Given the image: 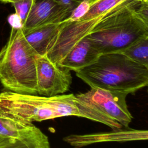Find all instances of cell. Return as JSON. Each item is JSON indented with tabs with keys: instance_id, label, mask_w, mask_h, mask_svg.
<instances>
[{
	"instance_id": "6da1fadb",
	"label": "cell",
	"mask_w": 148,
	"mask_h": 148,
	"mask_svg": "<svg viewBox=\"0 0 148 148\" xmlns=\"http://www.w3.org/2000/svg\"><path fill=\"white\" fill-rule=\"evenodd\" d=\"M0 112L30 123L75 116L104 124L112 130L123 128L73 94L46 97L6 90L0 92Z\"/></svg>"
},
{
	"instance_id": "7a4b0ae2",
	"label": "cell",
	"mask_w": 148,
	"mask_h": 148,
	"mask_svg": "<svg viewBox=\"0 0 148 148\" xmlns=\"http://www.w3.org/2000/svg\"><path fill=\"white\" fill-rule=\"evenodd\" d=\"M142 1L125 0L106 12L86 36L102 54L121 53L148 36V24L136 14Z\"/></svg>"
},
{
	"instance_id": "3957f363",
	"label": "cell",
	"mask_w": 148,
	"mask_h": 148,
	"mask_svg": "<svg viewBox=\"0 0 148 148\" xmlns=\"http://www.w3.org/2000/svg\"><path fill=\"white\" fill-rule=\"evenodd\" d=\"M75 72L91 88L128 94L148 84V68L120 52L102 54L92 64Z\"/></svg>"
},
{
	"instance_id": "277c9868",
	"label": "cell",
	"mask_w": 148,
	"mask_h": 148,
	"mask_svg": "<svg viewBox=\"0 0 148 148\" xmlns=\"http://www.w3.org/2000/svg\"><path fill=\"white\" fill-rule=\"evenodd\" d=\"M21 28L11 27L8 42L0 50V82L13 92L37 94L36 59Z\"/></svg>"
},
{
	"instance_id": "5b68a950",
	"label": "cell",
	"mask_w": 148,
	"mask_h": 148,
	"mask_svg": "<svg viewBox=\"0 0 148 148\" xmlns=\"http://www.w3.org/2000/svg\"><path fill=\"white\" fill-rule=\"evenodd\" d=\"M125 92L112 91L99 88H91L84 93L76 94L81 101L98 110L103 114L128 128L132 116L128 110Z\"/></svg>"
},
{
	"instance_id": "8992f818",
	"label": "cell",
	"mask_w": 148,
	"mask_h": 148,
	"mask_svg": "<svg viewBox=\"0 0 148 148\" xmlns=\"http://www.w3.org/2000/svg\"><path fill=\"white\" fill-rule=\"evenodd\" d=\"M36 91L39 95L52 97L67 91L72 83L71 70L53 63L46 56L36 59Z\"/></svg>"
},
{
	"instance_id": "52a82bcc",
	"label": "cell",
	"mask_w": 148,
	"mask_h": 148,
	"mask_svg": "<svg viewBox=\"0 0 148 148\" xmlns=\"http://www.w3.org/2000/svg\"><path fill=\"white\" fill-rule=\"evenodd\" d=\"M71 12L52 0H37L31 8L23 25L26 31L47 24H58L66 20Z\"/></svg>"
},
{
	"instance_id": "ba28073f",
	"label": "cell",
	"mask_w": 148,
	"mask_h": 148,
	"mask_svg": "<svg viewBox=\"0 0 148 148\" xmlns=\"http://www.w3.org/2000/svg\"><path fill=\"white\" fill-rule=\"evenodd\" d=\"M147 130L130 129H115L112 132L96 133L87 135H71L64 138L65 142L75 147H80L90 144L104 142H127L147 140Z\"/></svg>"
},
{
	"instance_id": "9c48e42d",
	"label": "cell",
	"mask_w": 148,
	"mask_h": 148,
	"mask_svg": "<svg viewBox=\"0 0 148 148\" xmlns=\"http://www.w3.org/2000/svg\"><path fill=\"white\" fill-rule=\"evenodd\" d=\"M100 55L91 40L84 36L71 48L58 65L76 71L92 64Z\"/></svg>"
},
{
	"instance_id": "30bf717a",
	"label": "cell",
	"mask_w": 148,
	"mask_h": 148,
	"mask_svg": "<svg viewBox=\"0 0 148 148\" xmlns=\"http://www.w3.org/2000/svg\"><path fill=\"white\" fill-rule=\"evenodd\" d=\"M64 23V21L58 24H47L23 32L36 53L46 56L56 42Z\"/></svg>"
},
{
	"instance_id": "8fae6325",
	"label": "cell",
	"mask_w": 148,
	"mask_h": 148,
	"mask_svg": "<svg viewBox=\"0 0 148 148\" xmlns=\"http://www.w3.org/2000/svg\"><path fill=\"white\" fill-rule=\"evenodd\" d=\"M39 128L27 122L0 112V135L23 139L34 134Z\"/></svg>"
},
{
	"instance_id": "7c38bea8",
	"label": "cell",
	"mask_w": 148,
	"mask_h": 148,
	"mask_svg": "<svg viewBox=\"0 0 148 148\" xmlns=\"http://www.w3.org/2000/svg\"><path fill=\"white\" fill-rule=\"evenodd\" d=\"M0 148H50L47 136L38 129L34 134L23 139L0 135Z\"/></svg>"
},
{
	"instance_id": "4fadbf2b",
	"label": "cell",
	"mask_w": 148,
	"mask_h": 148,
	"mask_svg": "<svg viewBox=\"0 0 148 148\" xmlns=\"http://www.w3.org/2000/svg\"><path fill=\"white\" fill-rule=\"evenodd\" d=\"M121 53L130 60L148 68V36L138 40Z\"/></svg>"
},
{
	"instance_id": "5bb4252c",
	"label": "cell",
	"mask_w": 148,
	"mask_h": 148,
	"mask_svg": "<svg viewBox=\"0 0 148 148\" xmlns=\"http://www.w3.org/2000/svg\"><path fill=\"white\" fill-rule=\"evenodd\" d=\"M124 1L125 0H97L91 4L88 12L77 21H89L94 19Z\"/></svg>"
},
{
	"instance_id": "9a60e30c",
	"label": "cell",
	"mask_w": 148,
	"mask_h": 148,
	"mask_svg": "<svg viewBox=\"0 0 148 148\" xmlns=\"http://www.w3.org/2000/svg\"><path fill=\"white\" fill-rule=\"evenodd\" d=\"M36 0H20L12 3L16 11V14L19 17L23 25L29 12L31 8Z\"/></svg>"
},
{
	"instance_id": "2e32d148",
	"label": "cell",
	"mask_w": 148,
	"mask_h": 148,
	"mask_svg": "<svg viewBox=\"0 0 148 148\" xmlns=\"http://www.w3.org/2000/svg\"><path fill=\"white\" fill-rule=\"evenodd\" d=\"M91 6L89 0H83L71 13L69 17L65 20L68 22L79 21L88 12Z\"/></svg>"
},
{
	"instance_id": "e0dca14e",
	"label": "cell",
	"mask_w": 148,
	"mask_h": 148,
	"mask_svg": "<svg viewBox=\"0 0 148 148\" xmlns=\"http://www.w3.org/2000/svg\"><path fill=\"white\" fill-rule=\"evenodd\" d=\"M136 14L145 23L148 24V1H142L136 9Z\"/></svg>"
},
{
	"instance_id": "ac0fdd59",
	"label": "cell",
	"mask_w": 148,
	"mask_h": 148,
	"mask_svg": "<svg viewBox=\"0 0 148 148\" xmlns=\"http://www.w3.org/2000/svg\"><path fill=\"white\" fill-rule=\"evenodd\" d=\"M58 4L67 8L71 12L83 0H52Z\"/></svg>"
},
{
	"instance_id": "d6986e66",
	"label": "cell",
	"mask_w": 148,
	"mask_h": 148,
	"mask_svg": "<svg viewBox=\"0 0 148 148\" xmlns=\"http://www.w3.org/2000/svg\"><path fill=\"white\" fill-rule=\"evenodd\" d=\"M9 22L11 27L22 28L21 22L19 17H18V16L16 13L12 14L9 16Z\"/></svg>"
},
{
	"instance_id": "ffe728a7",
	"label": "cell",
	"mask_w": 148,
	"mask_h": 148,
	"mask_svg": "<svg viewBox=\"0 0 148 148\" xmlns=\"http://www.w3.org/2000/svg\"><path fill=\"white\" fill-rule=\"evenodd\" d=\"M18 1H20V0H0L1 2L3 3H11Z\"/></svg>"
},
{
	"instance_id": "44dd1931",
	"label": "cell",
	"mask_w": 148,
	"mask_h": 148,
	"mask_svg": "<svg viewBox=\"0 0 148 148\" xmlns=\"http://www.w3.org/2000/svg\"><path fill=\"white\" fill-rule=\"evenodd\" d=\"M97 0H89V1H90V4H91V3H92L93 2H94L95 1H96Z\"/></svg>"
}]
</instances>
